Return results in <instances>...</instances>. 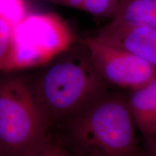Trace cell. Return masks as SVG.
<instances>
[{"label": "cell", "mask_w": 156, "mask_h": 156, "mask_svg": "<svg viewBox=\"0 0 156 156\" xmlns=\"http://www.w3.org/2000/svg\"><path fill=\"white\" fill-rule=\"evenodd\" d=\"M67 137L80 156H135L136 124L126 97L106 91L68 119Z\"/></svg>", "instance_id": "obj_1"}, {"label": "cell", "mask_w": 156, "mask_h": 156, "mask_svg": "<svg viewBox=\"0 0 156 156\" xmlns=\"http://www.w3.org/2000/svg\"><path fill=\"white\" fill-rule=\"evenodd\" d=\"M29 83L49 126L77 114L106 93L108 87L86 51L50 64Z\"/></svg>", "instance_id": "obj_2"}, {"label": "cell", "mask_w": 156, "mask_h": 156, "mask_svg": "<svg viewBox=\"0 0 156 156\" xmlns=\"http://www.w3.org/2000/svg\"><path fill=\"white\" fill-rule=\"evenodd\" d=\"M49 127L29 82L0 77V156L28 155L47 139Z\"/></svg>", "instance_id": "obj_3"}, {"label": "cell", "mask_w": 156, "mask_h": 156, "mask_svg": "<svg viewBox=\"0 0 156 156\" xmlns=\"http://www.w3.org/2000/svg\"><path fill=\"white\" fill-rule=\"evenodd\" d=\"M75 36L61 16L54 12L28 13L12 28L0 72L11 73L48 64L71 47Z\"/></svg>", "instance_id": "obj_4"}, {"label": "cell", "mask_w": 156, "mask_h": 156, "mask_svg": "<svg viewBox=\"0 0 156 156\" xmlns=\"http://www.w3.org/2000/svg\"><path fill=\"white\" fill-rule=\"evenodd\" d=\"M82 42L95 69L108 85L132 91L156 76V68L151 64L95 35L86 37Z\"/></svg>", "instance_id": "obj_5"}, {"label": "cell", "mask_w": 156, "mask_h": 156, "mask_svg": "<svg viewBox=\"0 0 156 156\" xmlns=\"http://www.w3.org/2000/svg\"><path fill=\"white\" fill-rule=\"evenodd\" d=\"M95 36L128 51L156 68V29L112 19Z\"/></svg>", "instance_id": "obj_6"}, {"label": "cell", "mask_w": 156, "mask_h": 156, "mask_svg": "<svg viewBox=\"0 0 156 156\" xmlns=\"http://www.w3.org/2000/svg\"><path fill=\"white\" fill-rule=\"evenodd\" d=\"M136 126L147 137L156 136V76L126 97Z\"/></svg>", "instance_id": "obj_7"}, {"label": "cell", "mask_w": 156, "mask_h": 156, "mask_svg": "<svg viewBox=\"0 0 156 156\" xmlns=\"http://www.w3.org/2000/svg\"><path fill=\"white\" fill-rule=\"evenodd\" d=\"M112 19L156 29V0H119Z\"/></svg>", "instance_id": "obj_8"}, {"label": "cell", "mask_w": 156, "mask_h": 156, "mask_svg": "<svg viewBox=\"0 0 156 156\" xmlns=\"http://www.w3.org/2000/svg\"><path fill=\"white\" fill-rule=\"evenodd\" d=\"M69 7L98 17L112 18L116 12L119 0H33Z\"/></svg>", "instance_id": "obj_9"}, {"label": "cell", "mask_w": 156, "mask_h": 156, "mask_svg": "<svg viewBox=\"0 0 156 156\" xmlns=\"http://www.w3.org/2000/svg\"><path fill=\"white\" fill-rule=\"evenodd\" d=\"M28 14L25 0H0V17L12 27Z\"/></svg>", "instance_id": "obj_10"}, {"label": "cell", "mask_w": 156, "mask_h": 156, "mask_svg": "<svg viewBox=\"0 0 156 156\" xmlns=\"http://www.w3.org/2000/svg\"><path fill=\"white\" fill-rule=\"evenodd\" d=\"M26 156H71L67 147L62 142L50 135L34 151Z\"/></svg>", "instance_id": "obj_11"}, {"label": "cell", "mask_w": 156, "mask_h": 156, "mask_svg": "<svg viewBox=\"0 0 156 156\" xmlns=\"http://www.w3.org/2000/svg\"><path fill=\"white\" fill-rule=\"evenodd\" d=\"M12 25L0 17V62L7 55L11 44L12 34Z\"/></svg>", "instance_id": "obj_12"}, {"label": "cell", "mask_w": 156, "mask_h": 156, "mask_svg": "<svg viewBox=\"0 0 156 156\" xmlns=\"http://www.w3.org/2000/svg\"><path fill=\"white\" fill-rule=\"evenodd\" d=\"M152 156H156V146L153 147V151H152Z\"/></svg>", "instance_id": "obj_13"}]
</instances>
